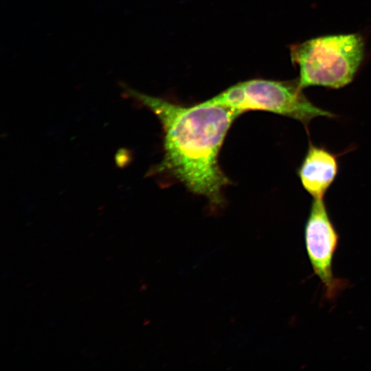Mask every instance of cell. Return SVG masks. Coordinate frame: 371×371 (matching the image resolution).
Here are the masks:
<instances>
[{
  "label": "cell",
  "instance_id": "5",
  "mask_svg": "<svg viewBox=\"0 0 371 371\" xmlns=\"http://www.w3.org/2000/svg\"><path fill=\"white\" fill-rule=\"evenodd\" d=\"M339 157L324 146L309 141L297 175L304 190L313 199H324L335 181L339 169Z\"/></svg>",
  "mask_w": 371,
  "mask_h": 371
},
{
  "label": "cell",
  "instance_id": "3",
  "mask_svg": "<svg viewBox=\"0 0 371 371\" xmlns=\"http://www.w3.org/2000/svg\"><path fill=\"white\" fill-rule=\"evenodd\" d=\"M302 89L297 79H254L234 85L206 101L229 109L237 117L251 110L286 116L302 123L308 133V126L313 119L334 118L336 115L315 105Z\"/></svg>",
  "mask_w": 371,
  "mask_h": 371
},
{
  "label": "cell",
  "instance_id": "2",
  "mask_svg": "<svg viewBox=\"0 0 371 371\" xmlns=\"http://www.w3.org/2000/svg\"><path fill=\"white\" fill-rule=\"evenodd\" d=\"M364 54L359 34H335L312 38L291 47L293 63L299 67L300 86L339 89L350 84Z\"/></svg>",
  "mask_w": 371,
  "mask_h": 371
},
{
  "label": "cell",
  "instance_id": "4",
  "mask_svg": "<svg viewBox=\"0 0 371 371\" xmlns=\"http://www.w3.org/2000/svg\"><path fill=\"white\" fill-rule=\"evenodd\" d=\"M304 244L313 273L323 285L326 299L333 300L348 284L333 270L339 235L324 199H313L304 229Z\"/></svg>",
  "mask_w": 371,
  "mask_h": 371
},
{
  "label": "cell",
  "instance_id": "1",
  "mask_svg": "<svg viewBox=\"0 0 371 371\" xmlns=\"http://www.w3.org/2000/svg\"><path fill=\"white\" fill-rule=\"evenodd\" d=\"M127 95L148 108L164 131V155L156 168L214 205L223 203L229 181L218 164L226 135L237 116L229 109L207 101L183 106L123 86Z\"/></svg>",
  "mask_w": 371,
  "mask_h": 371
}]
</instances>
